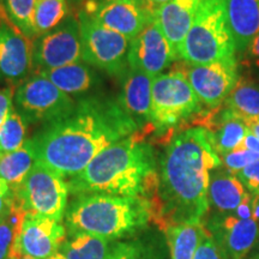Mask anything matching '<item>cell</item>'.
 <instances>
[{
	"instance_id": "f35d334b",
	"label": "cell",
	"mask_w": 259,
	"mask_h": 259,
	"mask_svg": "<svg viewBox=\"0 0 259 259\" xmlns=\"http://www.w3.org/2000/svg\"><path fill=\"white\" fill-rule=\"evenodd\" d=\"M242 121H244L245 125L247 126L248 131H250L251 134H253L255 137L259 139V116H257V118L245 119V120Z\"/></svg>"
},
{
	"instance_id": "8fae6325",
	"label": "cell",
	"mask_w": 259,
	"mask_h": 259,
	"mask_svg": "<svg viewBox=\"0 0 259 259\" xmlns=\"http://www.w3.org/2000/svg\"><path fill=\"white\" fill-rule=\"evenodd\" d=\"M66 238L63 222L27 212L10 259H47L60 251Z\"/></svg>"
},
{
	"instance_id": "60d3db41",
	"label": "cell",
	"mask_w": 259,
	"mask_h": 259,
	"mask_svg": "<svg viewBox=\"0 0 259 259\" xmlns=\"http://www.w3.org/2000/svg\"><path fill=\"white\" fill-rule=\"evenodd\" d=\"M47 259H65V257L63 255V253L59 251V252H57V253H54L53 255H51V257Z\"/></svg>"
},
{
	"instance_id": "30bf717a",
	"label": "cell",
	"mask_w": 259,
	"mask_h": 259,
	"mask_svg": "<svg viewBox=\"0 0 259 259\" xmlns=\"http://www.w3.org/2000/svg\"><path fill=\"white\" fill-rule=\"evenodd\" d=\"M82 41L77 16L70 15L63 23L32 40L34 74L82 61Z\"/></svg>"
},
{
	"instance_id": "f546056e",
	"label": "cell",
	"mask_w": 259,
	"mask_h": 259,
	"mask_svg": "<svg viewBox=\"0 0 259 259\" xmlns=\"http://www.w3.org/2000/svg\"><path fill=\"white\" fill-rule=\"evenodd\" d=\"M25 215L27 211L16 202L9 218L0 223V259H10L12 246L21 232Z\"/></svg>"
},
{
	"instance_id": "d6986e66",
	"label": "cell",
	"mask_w": 259,
	"mask_h": 259,
	"mask_svg": "<svg viewBox=\"0 0 259 259\" xmlns=\"http://www.w3.org/2000/svg\"><path fill=\"white\" fill-rule=\"evenodd\" d=\"M36 74L46 77L66 95L79 99L85 97L102 83L101 77L95 69L83 60Z\"/></svg>"
},
{
	"instance_id": "3957f363",
	"label": "cell",
	"mask_w": 259,
	"mask_h": 259,
	"mask_svg": "<svg viewBox=\"0 0 259 259\" xmlns=\"http://www.w3.org/2000/svg\"><path fill=\"white\" fill-rule=\"evenodd\" d=\"M72 196L107 193L151 200L156 208L157 161L141 131L101 151L85 169L67 181ZM156 221V220H155Z\"/></svg>"
},
{
	"instance_id": "d6a6232c",
	"label": "cell",
	"mask_w": 259,
	"mask_h": 259,
	"mask_svg": "<svg viewBox=\"0 0 259 259\" xmlns=\"http://www.w3.org/2000/svg\"><path fill=\"white\" fill-rule=\"evenodd\" d=\"M236 176L248 193L259 197V160L236 173Z\"/></svg>"
},
{
	"instance_id": "836d02e7",
	"label": "cell",
	"mask_w": 259,
	"mask_h": 259,
	"mask_svg": "<svg viewBox=\"0 0 259 259\" xmlns=\"http://www.w3.org/2000/svg\"><path fill=\"white\" fill-rule=\"evenodd\" d=\"M193 259H225L222 252L213 241L212 236L209 234L206 228L204 227V233L200 242L197 247L196 253H194Z\"/></svg>"
},
{
	"instance_id": "5bb4252c",
	"label": "cell",
	"mask_w": 259,
	"mask_h": 259,
	"mask_svg": "<svg viewBox=\"0 0 259 259\" xmlns=\"http://www.w3.org/2000/svg\"><path fill=\"white\" fill-rule=\"evenodd\" d=\"M82 10L102 27L118 32L130 41L141 34L155 16L154 12L139 0H114L105 3L85 0Z\"/></svg>"
},
{
	"instance_id": "9c48e42d",
	"label": "cell",
	"mask_w": 259,
	"mask_h": 259,
	"mask_svg": "<svg viewBox=\"0 0 259 259\" xmlns=\"http://www.w3.org/2000/svg\"><path fill=\"white\" fill-rule=\"evenodd\" d=\"M56 171L35 163L16 191V202L27 212L63 222L67 210L69 185Z\"/></svg>"
},
{
	"instance_id": "ab89813d",
	"label": "cell",
	"mask_w": 259,
	"mask_h": 259,
	"mask_svg": "<svg viewBox=\"0 0 259 259\" xmlns=\"http://www.w3.org/2000/svg\"><path fill=\"white\" fill-rule=\"evenodd\" d=\"M169 2L170 0H144V4L150 11H153L155 14V11H157L158 9L162 8L163 5H166L167 3Z\"/></svg>"
},
{
	"instance_id": "52a82bcc",
	"label": "cell",
	"mask_w": 259,
	"mask_h": 259,
	"mask_svg": "<svg viewBox=\"0 0 259 259\" xmlns=\"http://www.w3.org/2000/svg\"><path fill=\"white\" fill-rule=\"evenodd\" d=\"M82 41L83 61L94 69L122 77L128 69L130 41L118 32L102 27L84 10L77 14Z\"/></svg>"
},
{
	"instance_id": "4fadbf2b",
	"label": "cell",
	"mask_w": 259,
	"mask_h": 259,
	"mask_svg": "<svg viewBox=\"0 0 259 259\" xmlns=\"http://www.w3.org/2000/svg\"><path fill=\"white\" fill-rule=\"evenodd\" d=\"M185 64L184 69L191 87L199 101L209 108L223 105L238 83L236 57L203 65Z\"/></svg>"
},
{
	"instance_id": "2e32d148",
	"label": "cell",
	"mask_w": 259,
	"mask_h": 259,
	"mask_svg": "<svg viewBox=\"0 0 259 259\" xmlns=\"http://www.w3.org/2000/svg\"><path fill=\"white\" fill-rule=\"evenodd\" d=\"M176 60L169 42L154 18L141 34L130 42L127 63L130 69L143 71L151 77L160 76Z\"/></svg>"
},
{
	"instance_id": "8992f818",
	"label": "cell",
	"mask_w": 259,
	"mask_h": 259,
	"mask_svg": "<svg viewBox=\"0 0 259 259\" xmlns=\"http://www.w3.org/2000/svg\"><path fill=\"white\" fill-rule=\"evenodd\" d=\"M202 111L198 96L187 79L185 69L154 77L151 90V124L167 130Z\"/></svg>"
},
{
	"instance_id": "83f0119b",
	"label": "cell",
	"mask_w": 259,
	"mask_h": 259,
	"mask_svg": "<svg viewBox=\"0 0 259 259\" xmlns=\"http://www.w3.org/2000/svg\"><path fill=\"white\" fill-rule=\"evenodd\" d=\"M27 126L15 107L0 126V154L11 153L27 141Z\"/></svg>"
},
{
	"instance_id": "5b68a950",
	"label": "cell",
	"mask_w": 259,
	"mask_h": 259,
	"mask_svg": "<svg viewBox=\"0 0 259 259\" xmlns=\"http://www.w3.org/2000/svg\"><path fill=\"white\" fill-rule=\"evenodd\" d=\"M235 42L227 21L225 0H202L181 50L190 65L235 58Z\"/></svg>"
},
{
	"instance_id": "f1b7e54d",
	"label": "cell",
	"mask_w": 259,
	"mask_h": 259,
	"mask_svg": "<svg viewBox=\"0 0 259 259\" xmlns=\"http://www.w3.org/2000/svg\"><path fill=\"white\" fill-rule=\"evenodd\" d=\"M36 0H4L10 21L29 40L36 37L34 27V12Z\"/></svg>"
},
{
	"instance_id": "e575fe53",
	"label": "cell",
	"mask_w": 259,
	"mask_h": 259,
	"mask_svg": "<svg viewBox=\"0 0 259 259\" xmlns=\"http://www.w3.org/2000/svg\"><path fill=\"white\" fill-rule=\"evenodd\" d=\"M16 204V194L4 180L0 179V223L9 218Z\"/></svg>"
},
{
	"instance_id": "ee69618b",
	"label": "cell",
	"mask_w": 259,
	"mask_h": 259,
	"mask_svg": "<svg viewBox=\"0 0 259 259\" xmlns=\"http://www.w3.org/2000/svg\"><path fill=\"white\" fill-rule=\"evenodd\" d=\"M4 5V0H0V6Z\"/></svg>"
},
{
	"instance_id": "9a60e30c",
	"label": "cell",
	"mask_w": 259,
	"mask_h": 259,
	"mask_svg": "<svg viewBox=\"0 0 259 259\" xmlns=\"http://www.w3.org/2000/svg\"><path fill=\"white\" fill-rule=\"evenodd\" d=\"M32 67V41L10 21L5 6H0V82L16 83L28 78Z\"/></svg>"
},
{
	"instance_id": "d4e9b609",
	"label": "cell",
	"mask_w": 259,
	"mask_h": 259,
	"mask_svg": "<svg viewBox=\"0 0 259 259\" xmlns=\"http://www.w3.org/2000/svg\"><path fill=\"white\" fill-rule=\"evenodd\" d=\"M170 259H193L204 233V223L169 226L164 229Z\"/></svg>"
},
{
	"instance_id": "74e56055",
	"label": "cell",
	"mask_w": 259,
	"mask_h": 259,
	"mask_svg": "<svg viewBox=\"0 0 259 259\" xmlns=\"http://www.w3.org/2000/svg\"><path fill=\"white\" fill-rule=\"evenodd\" d=\"M242 145H244L246 149H248V150L253 151V153L259 155V139L255 137L253 134H251L250 131H248L247 135L245 136Z\"/></svg>"
},
{
	"instance_id": "4dcf8cb0",
	"label": "cell",
	"mask_w": 259,
	"mask_h": 259,
	"mask_svg": "<svg viewBox=\"0 0 259 259\" xmlns=\"http://www.w3.org/2000/svg\"><path fill=\"white\" fill-rule=\"evenodd\" d=\"M109 259H161L156 246L145 240L118 241L114 252Z\"/></svg>"
},
{
	"instance_id": "603a6c76",
	"label": "cell",
	"mask_w": 259,
	"mask_h": 259,
	"mask_svg": "<svg viewBox=\"0 0 259 259\" xmlns=\"http://www.w3.org/2000/svg\"><path fill=\"white\" fill-rule=\"evenodd\" d=\"M118 241L88 233L67 234L60 247L65 259H109L114 252Z\"/></svg>"
},
{
	"instance_id": "b9f144b4",
	"label": "cell",
	"mask_w": 259,
	"mask_h": 259,
	"mask_svg": "<svg viewBox=\"0 0 259 259\" xmlns=\"http://www.w3.org/2000/svg\"><path fill=\"white\" fill-rule=\"evenodd\" d=\"M92 2H95V3H105V2H114V0H92ZM139 2H143L144 0H139Z\"/></svg>"
},
{
	"instance_id": "cb8c5ba5",
	"label": "cell",
	"mask_w": 259,
	"mask_h": 259,
	"mask_svg": "<svg viewBox=\"0 0 259 259\" xmlns=\"http://www.w3.org/2000/svg\"><path fill=\"white\" fill-rule=\"evenodd\" d=\"M36 163V153L32 138L17 150L0 154V179L4 180L12 191L16 192L29 171Z\"/></svg>"
},
{
	"instance_id": "ac0fdd59",
	"label": "cell",
	"mask_w": 259,
	"mask_h": 259,
	"mask_svg": "<svg viewBox=\"0 0 259 259\" xmlns=\"http://www.w3.org/2000/svg\"><path fill=\"white\" fill-rule=\"evenodd\" d=\"M200 3L202 0H170L155 11V18L169 42L176 60L181 59L184 41L192 27Z\"/></svg>"
},
{
	"instance_id": "7402d4cb",
	"label": "cell",
	"mask_w": 259,
	"mask_h": 259,
	"mask_svg": "<svg viewBox=\"0 0 259 259\" xmlns=\"http://www.w3.org/2000/svg\"><path fill=\"white\" fill-rule=\"evenodd\" d=\"M205 128L210 131L211 144L219 156L240 147L248 132L245 122L226 107L220 112L219 119H210V125Z\"/></svg>"
},
{
	"instance_id": "484cf974",
	"label": "cell",
	"mask_w": 259,
	"mask_h": 259,
	"mask_svg": "<svg viewBox=\"0 0 259 259\" xmlns=\"http://www.w3.org/2000/svg\"><path fill=\"white\" fill-rule=\"evenodd\" d=\"M225 107L241 120L259 116V82L241 77L225 101Z\"/></svg>"
},
{
	"instance_id": "d590c367",
	"label": "cell",
	"mask_w": 259,
	"mask_h": 259,
	"mask_svg": "<svg viewBox=\"0 0 259 259\" xmlns=\"http://www.w3.org/2000/svg\"><path fill=\"white\" fill-rule=\"evenodd\" d=\"M15 90L16 88L14 85H6L0 88V126L14 109Z\"/></svg>"
},
{
	"instance_id": "1f68e13d",
	"label": "cell",
	"mask_w": 259,
	"mask_h": 259,
	"mask_svg": "<svg viewBox=\"0 0 259 259\" xmlns=\"http://www.w3.org/2000/svg\"><path fill=\"white\" fill-rule=\"evenodd\" d=\"M259 160V155L253 153V151L246 149L244 145H240L239 148L234 149L231 153L223 155L222 163L225 164L226 169H228L232 173H239L251 163Z\"/></svg>"
},
{
	"instance_id": "e0dca14e",
	"label": "cell",
	"mask_w": 259,
	"mask_h": 259,
	"mask_svg": "<svg viewBox=\"0 0 259 259\" xmlns=\"http://www.w3.org/2000/svg\"><path fill=\"white\" fill-rule=\"evenodd\" d=\"M154 77L143 71L127 69L122 74V88L118 101L126 114L134 120L142 134L151 124V90Z\"/></svg>"
},
{
	"instance_id": "7bdbcfd3",
	"label": "cell",
	"mask_w": 259,
	"mask_h": 259,
	"mask_svg": "<svg viewBox=\"0 0 259 259\" xmlns=\"http://www.w3.org/2000/svg\"><path fill=\"white\" fill-rule=\"evenodd\" d=\"M251 259H259V252H258V253H255Z\"/></svg>"
},
{
	"instance_id": "8d00e7d4",
	"label": "cell",
	"mask_w": 259,
	"mask_h": 259,
	"mask_svg": "<svg viewBox=\"0 0 259 259\" xmlns=\"http://www.w3.org/2000/svg\"><path fill=\"white\" fill-rule=\"evenodd\" d=\"M244 54H246V58L250 63L253 64L255 67H259V34L252 40Z\"/></svg>"
},
{
	"instance_id": "7a4b0ae2",
	"label": "cell",
	"mask_w": 259,
	"mask_h": 259,
	"mask_svg": "<svg viewBox=\"0 0 259 259\" xmlns=\"http://www.w3.org/2000/svg\"><path fill=\"white\" fill-rule=\"evenodd\" d=\"M222 166L203 126L187 128L170 139L157 163L156 221L169 226L199 223L209 210L210 173Z\"/></svg>"
},
{
	"instance_id": "ba28073f",
	"label": "cell",
	"mask_w": 259,
	"mask_h": 259,
	"mask_svg": "<svg viewBox=\"0 0 259 259\" xmlns=\"http://www.w3.org/2000/svg\"><path fill=\"white\" fill-rule=\"evenodd\" d=\"M76 106L73 99L41 74H32L15 90L14 107L28 125H44L69 115Z\"/></svg>"
},
{
	"instance_id": "44dd1931",
	"label": "cell",
	"mask_w": 259,
	"mask_h": 259,
	"mask_svg": "<svg viewBox=\"0 0 259 259\" xmlns=\"http://www.w3.org/2000/svg\"><path fill=\"white\" fill-rule=\"evenodd\" d=\"M220 168L210 173L209 205L218 212H234L250 193L246 192L236 174Z\"/></svg>"
},
{
	"instance_id": "7c38bea8",
	"label": "cell",
	"mask_w": 259,
	"mask_h": 259,
	"mask_svg": "<svg viewBox=\"0 0 259 259\" xmlns=\"http://www.w3.org/2000/svg\"><path fill=\"white\" fill-rule=\"evenodd\" d=\"M257 218H242L236 212H218L204 227L212 236L225 259H245L259 238Z\"/></svg>"
},
{
	"instance_id": "277c9868",
	"label": "cell",
	"mask_w": 259,
	"mask_h": 259,
	"mask_svg": "<svg viewBox=\"0 0 259 259\" xmlns=\"http://www.w3.org/2000/svg\"><path fill=\"white\" fill-rule=\"evenodd\" d=\"M156 220L151 200L107 193L74 196L65 213L66 233H88L111 241L134 236Z\"/></svg>"
},
{
	"instance_id": "4316f807",
	"label": "cell",
	"mask_w": 259,
	"mask_h": 259,
	"mask_svg": "<svg viewBox=\"0 0 259 259\" xmlns=\"http://www.w3.org/2000/svg\"><path fill=\"white\" fill-rule=\"evenodd\" d=\"M69 16V0H36L34 12V27L36 36L53 30Z\"/></svg>"
},
{
	"instance_id": "ffe728a7",
	"label": "cell",
	"mask_w": 259,
	"mask_h": 259,
	"mask_svg": "<svg viewBox=\"0 0 259 259\" xmlns=\"http://www.w3.org/2000/svg\"><path fill=\"white\" fill-rule=\"evenodd\" d=\"M227 21L236 52H244L259 34V0H225Z\"/></svg>"
},
{
	"instance_id": "6da1fadb",
	"label": "cell",
	"mask_w": 259,
	"mask_h": 259,
	"mask_svg": "<svg viewBox=\"0 0 259 259\" xmlns=\"http://www.w3.org/2000/svg\"><path fill=\"white\" fill-rule=\"evenodd\" d=\"M138 131L118 99L82 97L69 115L44 126L32 137L36 162L63 178H72L109 145Z\"/></svg>"
}]
</instances>
